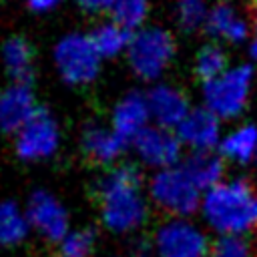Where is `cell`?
<instances>
[{
    "mask_svg": "<svg viewBox=\"0 0 257 257\" xmlns=\"http://www.w3.org/2000/svg\"><path fill=\"white\" fill-rule=\"evenodd\" d=\"M96 199L100 219L114 233H128L147 221L149 203L143 193V175L137 165L118 163L98 179Z\"/></svg>",
    "mask_w": 257,
    "mask_h": 257,
    "instance_id": "cell-1",
    "label": "cell"
},
{
    "mask_svg": "<svg viewBox=\"0 0 257 257\" xmlns=\"http://www.w3.org/2000/svg\"><path fill=\"white\" fill-rule=\"evenodd\" d=\"M201 215L219 235H245L257 229V189L243 177L223 179L203 193Z\"/></svg>",
    "mask_w": 257,
    "mask_h": 257,
    "instance_id": "cell-2",
    "label": "cell"
},
{
    "mask_svg": "<svg viewBox=\"0 0 257 257\" xmlns=\"http://www.w3.org/2000/svg\"><path fill=\"white\" fill-rule=\"evenodd\" d=\"M177 52V42L171 30L163 26H143L133 32L124 54L131 72L145 82H159L169 70Z\"/></svg>",
    "mask_w": 257,
    "mask_h": 257,
    "instance_id": "cell-3",
    "label": "cell"
},
{
    "mask_svg": "<svg viewBox=\"0 0 257 257\" xmlns=\"http://www.w3.org/2000/svg\"><path fill=\"white\" fill-rule=\"evenodd\" d=\"M253 66L233 64L213 80L203 82V106L215 112L221 120H235L249 104L253 90Z\"/></svg>",
    "mask_w": 257,
    "mask_h": 257,
    "instance_id": "cell-4",
    "label": "cell"
},
{
    "mask_svg": "<svg viewBox=\"0 0 257 257\" xmlns=\"http://www.w3.org/2000/svg\"><path fill=\"white\" fill-rule=\"evenodd\" d=\"M52 62L64 84L88 86L100 74L102 56L94 48L90 34L68 32L56 40L52 48Z\"/></svg>",
    "mask_w": 257,
    "mask_h": 257,
    "instance_id": "cell-5",
    "label": "cell"
},
{
    "mask_svg": "<svg viewBox=\"0 0 257 257\" xmlns=\"http://www.w3.org/2000/svg\"><path fill=\"white\" fill-rule=\"evenodd\" d=\"M149 201L171 217H189L201 209L203 191L183 171L181 163L161 171H153L147 185Z\"/></svg>",
    "mask_w": 257,
    "mask_h": 257,
    "instance_id": "cell-6",
    "label": "cell"
},
{
    "mask_svg": "<svg viewBox=\"0 0 257 257\" xmlns=\"http://www.w3.org/2000/svg\"><path fill=\"white\" fill-rule=\"evenodd\" d=\"M60 149V126L48 110H38L16 135L14 153L24 163L52 159Z\"/></svg>",
    "mask_w": 257,
    "mask_h": 257,
    "instance_id": "cell-7",
    "label": "cell"
},
{
    "mask_svg": "<svg viewBox=\"0 0 257 257\" xmlns=\"http://www.w3.org/2000/svg\"><path fill=\"white\" fill-rule=\"evenodd\" d=\"M159 257H207L211 245L207 235L185 217H171L155 233Z\"/></svg>",
    "mask_w": 257,
    "mask_h": 257,
    "instance_id": "cell-8",
    "label": "cell"
},
{
    "mask_svg": "<svg viewBox=\"0 0 257 257\" xmlns=\"http://www.w3.org/2000/svg\"><path fill=\"white\" fill-rule=\"evenodd\" d=\"M131 149L139 163L153 171L175 167L183 161V143L177 133L159 124H149L139 137L131 141Z\"/></svg>",
    "mask_w": 257,
    "mask_h": 257,
    "instance_id": "cell-9",
    "label": "cell"
},
{
    "mask_svg": "<svg viewBox=\"0 0 257 257\" xmlns=\"http://www.w3.org/2000/svg\"><path fill=\"white\" fill-rule=\"evenodd\" d=\"M30 227L48 241H62L68 235V213L64 205L48 191L38 189L28 197L24 207Z\"/></svg>",
    "mask_w": 257,
    "mask_h": 257,
    "instance_id": "cell-10",
    "label": "cell"
},
{
    "mask_svg": "<svg viewBox=\"0 0 257 257\" xmlns=\"http://www.w3.org/2000/svg\"><path fill=\"white\" fill-rule=\"evenodd\" d=\"M205 32L209 34V38L213 42L241 44V42L251 40L253 24L247 20V16L231 0H217L209 8Z\"/></svg>",
    "mask_w": 257,
    "mask_h": 257,
    "instance_id": "cell-11",
    "label": "cell"
},
{
    "mask_svg": "<svg viewBox=\"0 0 257 257\" xmlns=\"http://www.w3.org/2000/svg\"><path fill=\"white\" fill-rule=\"evenodd\" d=\"M177 137L189 151H217L223 139V120L207 106H195L177 126Z\"/></svg>",
    "mask_w": 257,
    "mask_h": 257,
    "instance_id": "cell-12",
    "label": "cell"
},
{
    "mask_svg": "<svg viewBox=\"0 0 257 257\" xmlns=\"http://www.w3.org/2000/svg\"><path fill=\"white\" fill-rule=\"evenodd\" d=\"M38 110L28 82H10L0 88V133L14 137Z\"/></svg>",
    "mask_w": 257,
    "mask_h": 257,
    "instance_id": "cell-13",
    "label": "cell"
},
{
    "mask_svg": "<svg viewBox=\"0 0 257 257\" xmlns=\"http://www.w3.org/2000/svg\"><path fill=\"white\" fill-rule=\"evenodd\" d=\"M147 100H149L153 124L171 131H177V126L185 120V116L193 108L189 96L179 86L169 82H155L147 92Z\"/></svg>",
    "mask_w": 257,
    "mask_h": 257,
    "instance_id": "cell-14",
    "label": "cell"
},
{
    "mask_svg": "<svg viewBox=\"0 0 257 257\" xmlns=\"http://www.w3.org/2000/svg\"><path fill=\"white\" fill-rule=\"evenodd\" d=\"M108 124L118 137H122L131 145V141L135 137H139L149 124H153L147 92H141V90L124 92L114 102V106L110 110V122Z\"/></svg>",
    "mask_w": 257,
    "mask_h": 257,
    "instance_id": "cell-15",
    "label": "cell"
},
{
    "mask_svg": "<svg viewBox=\"0 0 257 257\" xmlns=\"http://www.w3.org/2000/svg\"><path fill=\"white\" fill-rule=\"evenodd\" d=\"M126 147H128V143L122 137H118L110 128V124L90 122L82 128L80 151L90 163H96L102 167H114V165H118Z\"/></svg>",
    "mask_w": 257,
    "mask_h": 257,
    "instance_id": "cell-16",
    "label": "cell"
},
{
    "mask_svg": "<svg viewBox=\"0 0 257 257\" xmlns=\"http://www.w3.org/2000/svg\"><path fill=\"white\" fill-rule=\"evenodd\" d=\"M217 153L225 159V163L233 165H249L257 161V124L253 122H241L229 128L219 147Z\"/></svg>",
    "mask_w": 257,
    "mask_h": 257,
    "instance_id": "cell-17",
    "label": "cell"
},
{
    "mask_svg": "<svg viewBox=\"0 0 257 257\" xmlns=\"http://www.w3.org/2000/svg\"><path fill=\"white\" fill-rule=\"evenodd\" d=\"M181 167L203 193L225 179V159L217 151H189Z\"/></svg>",
    "mask_w": 257,
    "mask_h": 257,
    "instance_id": "cell-18",
    "label": "cell"
},
{
    "mask_svg": "<svg viewBox=\"0 0 257 257\" xmlns=\"http://www.w3.org/2000/svg\"><path fill=\"white\" fill-rule=\"evenodd\" d=\"M4 70L12 82H30L34 74V48L24 36H10L0 48Z\"/></svg>",
    "mask_w": 257,
    "mask_h": 257,
    "instance_id": "cell-19",
    "label": "cell"
},
{
    "mask_svg": "<svg viewBox=\"0 0 257 257\" xmlns=\"http://www.w3.org/2000/svg\"><path fill=\"white\" fill-rule=\"evenodd\" d=\"M92 44L98 50V54L104 58H116V56H124L133 38V32L124 26H120L118 22H114L112 18L98 22L92 32H90Z\"/></svg>",
    "mask_w": 257,
    "mask_h": 257,
    "instance_id": "cell-20",
    "label": "cell"
},
{
    "mask_svg": "<svg viewBox=\"0 0 257 257\" xmlns=\"http://www.w3.org/2000/svg\"><path fill=\"white\" fill-rule=\"evenodd\" d=\"M30 229V221L26 217V211L20 209L14 201H2L0 203V245L12 247L18 245Z\"/></svg>",
    "mask_w": 257,
    "mask_h": 257,
    "instance_id": "cell-21",
    "label": "cell"
},
{
    "mask_svg": "<svg viewBox=\"0 0 257 257\" xmlns=\"http://www.w3.org/2000/svg\"><path fill=\"white\" fill-rule=\"evenodd\" d=\"M229 56L223 48V44L219 42H209V44H203L195 56V74L201 82H207V80H213L217 78L219 74H223L227 68H229Z\"/></svg>",
    "mask_w": 257,
    "mask_h": 257,
    "instance_id": "cell-22",
    "label": "cell"
},
{
    "mask_svg": "<svg viewBox=\"0 0 257 257\" xmlns=\"http://www.w3.org/2000/svg\"><path fill=\"white\" fill-rule=\"evenodd\" d=\"M108 14L120 26L137 32L139 28L147 26V18L151 14V0H114Z\"/></svg>",
    "mask_w": 257,
    "mask_h": 257,
    "instance_id": "cell-23",
    "label": "cell"
},
{
    "mask_svg": "<svg viewBox=\"0 0 257 257\" xmlns=\"http://www.w3.org/2000/svg\"><path fill=\"white\" fill-rule=\"evenodd\" d=\"M209 8L211 6L207 4V0H175L173 16L183 32L205 30Z\"/></svg>",
    "mask_w": 257,
    "mask_h": 257,
    "instance_id": "cell-24",
    "label": "cell"
},
{
    "mask_svg": "<svg viewBox=\"0 0 257 257\" xmlns=\"http://www.w3.org/2000/svg\"><path fill=\"white\" fill-rule=\"evenodd\" d=\"M94 243H96V233L90 227L68 231V235L60 241V253L62 257H88L94 249Z\"/></svg>",
    "mask_w": 257,
    "mask_h": 257,
    "instance_id": "cell-25",
    "label": "cell"
},
{
    "mask_svg": "<svg viewBox=\"0 0 257 257\" xmlns=\"http://www.w3.org/2000/svg\"><path fill=\"white\" fill-rule=\"evenodd\" d=\"M209 257H253V249L243 235H221L211 245Z\"/></svg>",
    "mask_w": 257,
    "mask_h": 257,
    "instance_id": "cell-26",
    "label": "cell"
},
{
    "mask_svg": "<svg viewBox=\"0 0 257 257\" xmlns=\"http://www.w3.org/2000/svg\"><path fill=\"white\" fill-rule=\"evenodd\" d=\"M76 4L86 14H102V12H110L114 0H76Z\"/></svg>",
    "mask_w": 257,
    "mask_h": 257,
    "instance_id": "cell-27",
    "label": "cell"
},
{
    "mask_svg": "<svg viewBox=\"0 0 257 257\" xmlns=\"http://www.w3.org/2000/svg\"><path fill=\"white\" fill-rule=\"evenodd\" d=\"M64 0H26V6L36 12V14H46V12H52L54 8H58Z\"/></svg>",
    "mask_w": 257,
    "mask_h": 257,
    "instance_id": "cell-28",
    "label": "cell"
},
{
    "mask_svg": "<svg viewBox=\"0 0 257 257\" xmlns=\"http://www.w3.org/2000/svg\"><path fill=\"white\" fill-rule=\"evenodd\" d=\"M249 54L257 62V36H251V40H249Z\"/></svg>",
    "mask_w": 257,
    "mask_h": 257,
    "instance_id": "cell-29",
    "label": "cell"
},
{
    "mask_svg": "<svg viewBox=\"0 0 257 257\" xmlns=\"http://www.w3.org/2000/svg\"><path fill=\"white\" fill-rule=\"evenodd\" d=\"M253 36H257V0H255V16H253Z\"/></svg>",
    "mask_w": 257,
    "mask_h": 257,
    "instance_id": "cell-30",
    "label": "cell"
},
{
    "mask_svg": "<svg viewBox=\"0 0 257 257\" xmlns=\"http://www.w3.org/2000/svg\"><path fill=\"white\" fill-rule=\"evenodd\" d=\"M255 165H257V161H255Z\"/></svg>",
    "mask_w": 257,
    "mask_h": 257,
    "instance_id": "cell-31",
    "label": "cell"
}]
</instances>
